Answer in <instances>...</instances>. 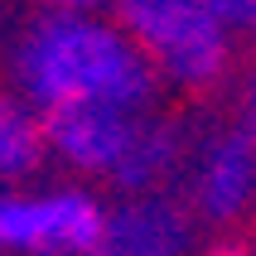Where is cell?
I'll use <instances>...</instances> for the list:
<instances>
[{"mask_svg": "<svg viewBox=\"0 0 256 256\" xmlns=\"http://www.w3.org/2000/svg\"><path fill=\"white\" fill-rule=\"evenodd\" d=\"M14 87L39 112L116 106L150 112L160 72L121 20L102 10H44L14 44Z\"/></svg>", "mask_w": 256, "mask_h": 256, "instance_id": "6da1fadb", "label": "cell"}, {"mask_svg": "<svg viewBox=\"0 0 256 256\" xmlns=\"http://www.w3.org/2000/svg\"><path fill=\"white\" fill-rule=\"evenodd\" d=\"M112 14L164 87L208 92L228 78L237 39L222 29L208 0H112Z\"/></svg>", "mask_w": 256, "mask_h": 256, "instance_id": "7a4b0ae2", "label": "cell"}, {"mask_svg": "<svg viewBox=\"0 0 256 256\" xmlns=\"http://www.w3.org/2000/svg\"><path fill=\"white\" fill-rule=\"evenodd\" d=\"M102 208L87 188H5L0 194V252L14 256H92Z\"/></svg>", "mask_w": 256, "mask_h": 256, "instance_id": "3957f363", "label": "cell"}, {"mask_svg": "<svg viewBox=\"0 0 256 256\" xmlns=\"http://www.w3.org/2000/svg\"><path fill=\"white\" fill-rule=\"evenodd\" d=\"M145 112H116V106H58L44 112L48 126V155L68 164L82 179H116Z\"/></svg>", "mask_w": 256, "mask_h": 256, "instance_id": "277c9868", "label": "cell"}, {"mask_svg": "<svg viewBox=\"0 0 256 256\" xmlns=\"http://www.w3.org/2000/svg\"><path fill=\"white\" fill-rule=\"evenodd\" d=\"M188 242H194L188 213L155 188L126 194L116 208H106L92 256H188Z\"/></svg>", "mask_w": 256, "mask_h": 256, "instance_id": "5b68a950", "label": "cell"}, {"mask_svg": "<svg viewBox=\"0 0 256 256\" xmlns=\"http://www.w3.org/2000/svg\"><path fill=\"white\" fill-rule=\"evenodd\" d=\"M194 208L208 222H237L256 203V145L246 130H218L203 140L198 164H194Z\"/></svg>", "mask_w": 256, "mask_h": 256, "instance_id": "8992f818", "label": "cell"}, {"mask_svg": "<svg viewBox=\"0 0 256 256\" xmlns=\"http://www.w3.org/2000/svg\"><path fill=\"white\" fill-rule=\"evenodd\" d=\"M48 155V126L44 112L14 87L0 92V184H24L44 170Z\"/></svg>", "mask_w": 256, "mask_h": 256, "instance_id": "52a82bcc", "label": "cell"}, {"mask_svg": "<svg viewBox=\"0 0 256 256\" xmlns=\"http://www.w3.org/2000/svg\"><path fill=\"white\" fill-rule=\"evenodd\" d=\"M174 164H179V136H174V126L145 116L112 184L121 188V194H155V188L174 174Z\"/></svg>", "mask_w": 256, "mask_h": 256, "instance_id": "ba28073f", "label": "cell"}, {"mask_svg": "<svg viewBox=\"0 0 256 256\" xmlns=\"http://www.w3.org/2000/svg\"><path fill=\"white\" fill-rule=\"evenodd\" d=\"M208 5H213V14L222 20V29L237 44L256 39V0H208Z\"/></svg>", "mask_w": 256, "mask_h": 256, "instance_id": "9c48e42d", "label": "cell"}, {"mask_svg": "<svg viewBox=\"0 0 256 256\" xmlns=\"http://www.w3.org/2000/svg\"><path fill=\"white\" fill-rule=\"evenodd\" d=\"M237 130H246V140L256 145V63L237 82Z\"/></svg>", "mask_w": 256, "mask_h": 256, "instance_id": "30bf717a", "label": "cell"}, {"mask_svg": "<svg viewBox=\"0 0 256 256\" xmlns=\"http://www.w3.org/2000/svg\"><path fill=\"white\" fill-rule=\"evenodd\" d=\"M112 0H44V10H102Z\"/></svg>", "mask_w": 256, "mask_h": 256, "instance_id": "8fae6325", "label": "cell"}, {"mask_svg": "<svg viewBox=\"0 0 256 256\" xmlns=\"http://www.w3.org/2000/svg\"><path fill=\"white\" fill-rule=\"evenodd\" d=\"M213 256H252V252H242V246H218Z\"/></svg>", "mask_w": 256, "mask_h": 256, "instance_id": "7c38bea8", "label": "cell"}, {"mask_svg": "<svg viewBox=\"0 0 256 256\" xmlns=\"http://www.w3.org/2000/svg\"><path fill=\"white\" fill-rule=\"evenodd\" d=\"M252 256H256V252H252Z\"/></svg>", "mask_w": 256, "mask_h": 256, "instance_id": "4fadbf2b", "label": "cell"}]
</instances>
